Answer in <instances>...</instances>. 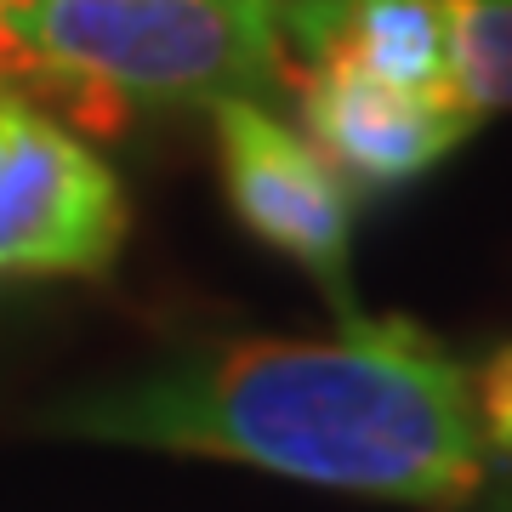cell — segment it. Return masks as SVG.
<instances>
[{
  "instance_id": "cell-6",
  "label": "cell",
  "mask_w": 512,
  "mask_h": 512,
  "mask_svg": "<svg viewBox=\"0 0 512 512\" xmlns=\"http://www.w3.org/2000/svg\"><path fill=\"white\" fill-rule=\"evenodd\" d=\"M285 63H348L387 86L456 103L439 0H274Z\"/></svg>"
},
{
  "instance_id": "cell-4",
  "label": "cell",
  "mask_w": 512,
  "mask_h": 512,
  "mask_svg": "<svg viewBox=\"0 0 512 512\" xmlns=\"http://www.w3.org/2000/svg\"><path fill=\"white\" fill-rule=\"evenodd\" d=\"M211 120H217L222 188H228L234 217L262 245H274L302 274L319 279V291L336 302L342 319H359L348 285L359 188L256 97H222L211 103Z\"/></svg>"
},
{
  "instance_id": "cell-7",
  "label": "cell",
  "mask_w": 512,
  "mask_h": 512,
  "mask_svg": "<svg viewBox=\"0 0 512 512\" xmlns=\"http://www.w3.org/2000/svg\"><path fill=\"white\" fill-rule=\"evenodd\" d=\"M439 6L456 103L478 120L490 109H512V0H439Z\"/></svg>"
},
{
  "instance_id": "cell-8",
  "label": "cell",
  "mask_w": 512,
  "mask_h": 512,
  "mask_svg": "<svg viewBox=\"0 0 512 512\" xmlns=\"http://www.w3.org/2000/svg\"><path fill=\"white\" fill-rule=\"evenodd\" d=\"M473 410H478V433L484 450L512 461V342L495 348L473 376Z\"/></svg>"
},
{
  "instance_id": "cell-3",
  "label": "cell",
  "mask_w": 512,
  "mask_h": 512,
  "mask_svg": "<svg viewBox=\"0 0 512 512\" xmlns=\"http://www.w3.org/2000/svg\"><path fill=\"white\" fill-rule=\"evenodd\" d=\"M126 245L114 171L46 109L0 92V279L103 274Z\"/></svg>"
},
{
  "instance_id": "cell-5",
  "label": "cell",
  "mask_w": 512,
  "mask_h": 512,
  "mask_svg": "<svg viewBox=\"0 0 512 512\" xmlns=\"http://www.w3.org/2000/svg\"><path fill=\"white\" fill-rule=\"evenodd\" d=\"M285 86L296 92L308 143L359 194L416 183L478 126V114L461 103L387 86L348 63H285Z\"/></svg>"
},
{
  "instance_id": "cell-2",
  "label": "cell",
  "mask_w": 512,
  "mask_h": 512,
  "mask_svg": "<svg viewBox=\"0 0 512 512\" xmlns=\"http://www.w3.org/2000/svg\"><path fill=\"white\" fill-rule=\"evenodd\" d=\"M0 86L92 137L285 86L274 0H0Z\"/></svg>"
},
{
  "instance_id": "cell-9",
  "label": "cell",
  "mask_w": 512,
  "mask_h": 512,
  "mask_svg": "<svg viewBox=\"0 0 512 512\" xmlns=\"http://www.w3.org/2000/svg\"><path fill=\"white\" fill-rule=\"evenodd\" d=\"M495 512H512V501H501V507H495Z\"/></svg>"
},
{
  "instance_id": "cell-1",
  "label": "cell",
  "mask_w": 512,
  "mask_h": 512,
  "mask_svg": "<svg viewBox=\"0 0 512 512\" xmlns=\"http://www.w3.org/2000/svg\"><path fill=\"white\" fill-rule=\"evenodd\" d=\"M46 427L410 507H461L490 467L473 376L410 319H348L319 342H211L63 404Z\"/></svg>"
}]
</instances>
